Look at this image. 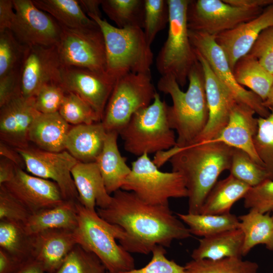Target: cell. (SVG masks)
I'll list each match as a JSON object with an SVG mask.
<instances>
[{"label":"cell","mask_w":273,"mask_h":273,"mask_svg":"<svg viewBox=\"0 0 273 273\" xmlns=\"http://www.w3.org/2000/svg\"><path fill=\"white\" fill-rule=\"evenodd\" d=\"M111 196L107 207L96 210L103 219L124 230L125 237L119 242L129 253L147 255L156 246L168 247L174 240L191 236L169 205L147 204L133 193L122 189Z\"/></svg>","instance_id":"6da1fadb"},{"label":"cell","mask_w":273,"mask_h":273,"mask_svg":"<svg viewBox=\"0 0 273 273\" xmlns=\"http://www.w3.org/2000/svg\"><path fill=\"white\" fill-rule=\"evenodd\" d=\"M233 149L222 143L207 141L181 148L175 146L158 154L161 164L169 160L172 171L183 176L188 192V213H199L220 174L229 170Z\"/></svg>","instance_id":"7a4b0ae2"},{"label":"cell","mask_w":273,"mask_h":273,"mask_svg":"<svg viewBox=\"0 0 273 273\" xmlns=\"http://www.w3.org/2000/svg\"><path fill=\"white\" fill-rule=\"evenodd\" d=\"M188 81L186 92L172 75L161 76L157 84L159 91L171 98L172 105H168L167 118L170 128L177 134L175 146L180 148L194 144L209 118L204 73L199 61L191 70Z\"/></svg>","instance_id":"3957f363"},{"label":"cell","mask_w":273,"mask_h":273,"mask_svg":"<svg viewBox=\"0 0 273 273\" xmlns=\"http://www.w3.org/2000/svg\"><path fill=\"white\" fill-rule=\"evenodd\" d=\"M104 35L106 73L115 80L129 73H151L153 53L143 28H120L97 16H90Z\"/></svg>","instance_id":"277c9868"},{"label":"cell","mask_w":273,"mask_h":273,"mask_svg":"<svg viewBox=\"0 0 273 273\" xmlns=\"http://www.w3.org/2000/svg\"><path fill=\"white\" fill-rule=\"evenodd\" d=\"M76 207L78 226L75 232L78 244L95 254L110 273L134 269L133 258L116 242L124 238V230L103 219L97 210H89L79 202Z\"/></svg>","instance_id":"5b68a950"},{"label":"cell","mask_w":273,"mask_h":273,"mask_svg":"<svg viewBox=\"0 0 273 273\" xmlns=\"http://www.w3.org/2000/svg\"><path fill=\"white\" fill-rule=\"evenodd\" d=\"M167 107L157 92L149 106L132 116L119 133L127 152L139 157L163 152L176 146V138L168 121Z\"/></svg>","instance_id":"8992f818"},{"label":"cell","mask_w":273,"mask_h":273,"mask_svg":"<svg viewBox=\"0 0 273 273\" xmlns=\"http://www.w3.org/2000/svg\"><path fill=\"white\" fill-rule=\"evenodd\" d=\"M190 1L167 0L168 35L156 59V66L161 76L172 75L180 87L187 83L191 70L198 62L189 36L187 12Z\"/></svg>","instance_id":"52a82bcc"},{"label":"cell","mask_w":273,"mask_h":273,"mask_svg":"<svg viewBox=\"0 0 273 273\" xmlns=\"http://www.w3.org/2000/svg\"><path fill=\"white\" fill-rule=\"evenodd\" d=\"M121 189L131 192L144 202L154 205H169L170 198L188 196L182 175L160 171L148 154L132 162L131 171Z\"/></svg>","instance_id":"ba28073f"},{"label":"cell","mask_w":273,"mask_h":273,"mask_svg":"<svg viewBox=\"0 0 273 273\" xmlns=\"http://www.w3.org/2000/svg\"><path fill=\"white\" fill-rule=\"evenodd\" d=\"M157 92L151 73H129L116 80L101 121L118 133L138 111L149 106Z\"/></svg>","instance_id":"9c48e42d"},{"label":"cell","mask_w":273,"mask_h":273,"mask_svg":"<svg viewBox=\"0 0 273 273\" xmlns=\"http://www.w3.org/2000/svg\"><path fill=\"white\" fill-rule=\"evenodd\" d=\"M62 26L57 49L63 67H75L106 72L103 33L96 27L80 29Z\"/></svg>","instance_id":"30bf717a"},{"label":"cell","mask_w":273,"mask_h":273,"mask_svg":"<svg viewBox=\"0 0 273 273\" xmlns=\"http://www.w3.org/2000/svg\"><path fill=\"white\" fill-rule=\"evenodd\" d=\"M263 9L237 7L223 0H190L187 12L188 27L215 36L256 18Z\"/></svg>","instance_id":"8fae6325"},{"label":"cell","mask_w":273,"mask_h":273,"mask_svg":"<svg viewBox=\"0 0 273 273\" xmlns=\"http://www.w3.org/2000/svg\"><path fill=\"white\" fill-rule=\"evenodd\" d=\"M189 36L195 51L205 58L215 75L231 90L237 101L250 107L259 117H267L270 111L264 105L263 100L237 82L226 56L215 41V36L189 29Z\"/></svg>","instance_id":"7c38bea8"},{"label":"cell","mask_w":273,"mask_h":273,"mask_svg":"<svg viewBox=\"0 0 273 273\" xmlns=\"http://www.w3.org/2000/svg\"><path fill=\"white\" fill-rule=\"evenodd\" d=\"M15 149L24 161L26 171L56 183L65 200L79 202L71 175L72 168L78 161L68 151L49 152L30 146Z\"/></svg>","instance_id":"4fadbf2b"},{"label":"cell","mask_w":273,"mask_h":273,"mask_svg":"<svg viewBox=\"0 0 273 273\" xmlns=\"http://www.w3.org/2000/svg\"><path fill=\"white\" fill-rule=\"evenodd\" d=\"M15 17L10 30L27 47L57 46L62 25L51 15L38 9L31 0H13Z\"/></svg>","instance_id":"5bb4252c"},{"label":"cell","mask_w":273,"mask_h":273,"mask_svg":"<svg viewBox=\"0 0 273 273\" xmlns=\"http://www.w3.org/2000/svg\"><path fill=\"white\" fill-rule=\"evenodd\" d=\"M62 68L57 46L29 47L20 68L22 96L31 98L43 85L60 83Z\"/></svg>","instance_id":"9a60e30c"},{"label":"cell","mask_w":273,"mask_h":273,"mask_svg":"<svg viewBox=\"0 0 273 273\" xmlns=\"http://www.w3.org/2000/svg\"><path fill=\"white\" fill-rule=\"evenodd\" d=\"M116 80L106 72L75 67H63L61 85L89 104L101 119Z\"/></svg>","instance_id":"2e32d148"},{"label":"cell","mask_w":273,"mask_h":273,"mask_svg":"<svg viewBox=\"0 0 273 273\" xmlns=\"http://www.w3.org/2000/svg\"><path fill=\"white\" fill-rule=\"evenodd\" d=\"M195 53L204 73L209 118L205 129L194 144L216 138L228 123L231 109L238 102L231 90L216 77L205 58L196 51Z\"/></svg>","instance_id":"e0dca14e"},{"label":"cell","mask_w":273,"mask_h":273,"mask_svg":"<svg viewBox=\"0 0 273 273\" xmlns=\"http://www.w3.org/2000/svg\"><path fill=\"white\" fill-rule=\"evenodd\" d=\"M2 185L31 214L55 207L65 201L56 183L31 175L18 167L13 178Z\"/></svg>","instance_id":"ac0fdd59"},{"label":"cell","mask_w":273,"mask_h":273,"mask_svg":"<svg viewBox=\"0 0 273 273\" xmlns=\"http://www.w3.org/2000/svg\"><path fill=\"white\" fill-rule=\"evenodd\" d=\"M39 113L33 98H25L21 94L0 107L1 141L14 148L29 147V130Z\"/></svg>","instance_id":"d6986e66"},{"label":"cell","mask_w":273,"mask_h":273,"mask_svg":"<svg viewBox=\"0 0 273 273\" xmlns=\"http://www.w3.org/2000/svg\"><path fill=\"white\" fill-rule=\"evenodd\" d=\"M273 26V3L256 18L215 36L233 71L237 61L247 55L260 33Z\"/></svg>","instance_id":"ffe728a7"},{"label":"cell","mask_w":273,"mask_h":273,"mask_svg":"<svg viewBox=\"0 0 273 273\" xmlns=\"http://www.w3.org/2000/svg\"><path fill=\"white\" fill-rule=\"evenodd\" d=\"M255 113L248 106L236 102L231 109L225 126L216 138L209 141L222 143L240 149L264 167L254 146V138L258 128L257 118L254 116Z\"/></svg>","instance_id":"44dd1931"},{"label":"cell","mask_w":273,"mask_h":273,"mask_svg":"<svg viewBox=\"0 0 273 273\" xmlns=\"http://www.w3.org/2000/svg\"><path fill=\"white\" fill-rule=\"evenodd\" d=\"M32 236L33 260L47 273L55 272L78 244L75 231L50 230Z\"/></svg>","instance_id":"7402d4cb"},{"label":"cell","mask_w":273,"mask_h":273,"mask_svg":"<svg viewBox=\"0 0 273 273\" xmlns=\"http://www.w3.org/2000/svg\"><path fill=\"white\" fill-rule=\"evenodd\" d=\"M71 175L78 195L79 202L86 209L96 211L107 207L112 196L107 192L96 162H78L72 168Z\"/></svg>","instance_id":"603a6c76"},{"label":"cell","mask_w":273,"mask_h":273,"mask_svg":"<svg viewBox=\"0 0 273 273\" xmlns=\"http://www.w3.org/2000/svg\"><path fill=\"white\" fill-rule=\"evenodd\" d=\"M107 133L101 121L71 126L65 150L78 162H95L102 151Z\"/></svg>","instance_id":"cb8c5ba5"},{"label":"cell","mask_w":273,"mask_h":273,"mask_svg":"<svg viewBox=\"0 0 273 273\" xmlns=\"http://www.w3.org/2000/svg\"><path fill=\"white\" fill-rule=\"evenodd\" d=\"M71 127L59 113H39L29 132V140L37 148L49 152L65 150V144Z\"/></svg>","instance_id":"d4e9b609"},{"label":"cell","mask_w":273,"mask_h":273,"mask_svg":"<svg viewBox=\"0 0 273 273\" xmlns=\"http://www.w3.org/2000/svg\"><path fill=\"white\" fill-rule=\"evenodd\" d=\"M116 131L107 132L102 151L96 159L106 190L111 195L121 187L131 171L119 150Z\"/></svg>","instance_id":"484cf974"},{"label":"cell","mask_w":273,"mask_h":273,"mask_svg":"<svg viewBox=\"0 0 273 273\" xmlns=\"http://www.w3.org/2000/svg\"><path fill=\"white\" fill-rule=\"evenodd\" d=\"M77 202L65 200L57 206L31 214L24 224L25 230L30 235L50 230L75 231L78 226Z\"/></svg>","instance_id":"4316f807"},{"label":"cell","mask_w":273,"mask_h":273,"mask_svg":"<svg viewBox=\"0 0 273 273\" xmlns=\"http://www.w3.org/2000/svg\"><path fill=\"white\" fill-rule=\"evenodd\" d=\"M244 235L238 228L199 240L198 246L191 254L192 259L216 260L242 257Z\"/></svg>","instance_id":"83f0119b"},{"label":"cell","mask_w":273,"mask_h":273,"mask_svg":"<svg viewBox=\"0 0 273 273\" xmlns=\"http://www.w3.org/2000/svg\"><path fill=\"white\" fill-rule=\"evenodd\" d=\"M251 188L231 175L217 181L204 201L199 213L223 214L230 213L233 205L244 198Z\"/></svg>","instance_id":"f1b7e54d"},{"label":"cell","mask_w":273,"mask_h":273,"mask_svg":"<svg viewBox=\"0 0 273 273\" xmlns=\"http://www.w3.org/2000/svg\"><path fill=\"white\" fill-rule=\"evenodd\" d=\"M238 218L239 228L244 235L242 256L247 255L252 249L260 244L273 251V219L269 213H262L250 209Z\"/></svg>","instance_id":"f546056e"},{"label":"cell","mask_w":273,"mask_h":273,"mask_svg":"<svg viewBox=\"0 0 273 273\" xmlns=\"http://www.w3.org/2000/svg\"><path fill=\"white\" fill-rule=\"evenodd\" d=\"M237 82L247 86L264 102L273 85V74L266 70L258 60L247 54L239 59L233 69Z\"/></svg>","instance_id":"4dcf8cb0"},{"label":"cell","mask_w":273,"mask_h":273,"mask_svg":"<svg viewBox=\"0 0 273 273\" xmlns=\"http://www.w3.org/2000/svg\"><path fill=\"white\" fill-rule=\"evenodd\" d=\"M40 10L47 12L62 26L72 29L90 28L98 24L82 10L78 1L33 0Z\"/></svg>","instance_id":"1f68e13d"},{"label":"cell","mask_w":273,"mask_h":273,"mask_svg":"<svg viewBox=\"0 0 273 273\" xmlns=\"http://www.w3.org/2000/svg\"><path fill=\"white\" fill-rule=\"evenodd\" d=\"M33 237L24 224L10 220H0V249L23 264L33 260Z\"/></svg>","instance_id":"d6a6232c"},{"label":"cell","mask_w":273,"mask_h":273,"mask_svg":"<svg viewBox=\"0 0 273 273\" xmlns=\"http://www.w3.org/2000/svg\"><path fill=\"white\" fill-rule=\"evenodd\" d=\"M177 216L188 228L191 235L202 238L211 236L239 228L240 220L235 214L177 213Z\"/></svg>","instance_id":"836d02e7"},{"label":"cell","mask_w":273,"mask_h":273,"mask_svg":"<svg viewBox=\"0 0 273 273\" xmlns=\"http://www.w3.org/2000/svg\"><path fill=\"white\" fill-rule=\"evenodd\" d=\"M101 7L117 27L143 28L145 0H102Z\"/></svg>","instance_id":"e575fe53"},{"label":"cell","mask_w":273,"mask_h":273,"mask_svg":"<svg viewBox=\"0 0 273 273\" xmlns=\"http://www.w3.org/2000/svg\"><path fill=\"white\" fill-rule=\"evenodd\" d=\"M186 273H257L258 264L240 257L210 260H194L184 266Z\"/></svg>","instance_id":"d590c367"},{"label":"cell","mask_w":273,"mask_h":273,"mask_svg":"<svg viewBox=\"0 0 273 273\" xmlns=\"http://www.w3.org/2000/svg\"><path fill=\"white\" fill-rule=\"evenodd\" d=\"M229 170L230 175L251 188L268 179L264 167L256 162L247 153L239 149H233Z\"/></svg>","instance_id":"8d00e7d4"},{"label":"cell","mask_w":273,"mask_h":273,"mask_svg":"<svg viewBox=\"0 0 273 273\" xmlns=\"http://www.w3.org/2000/svg\"><path fill=\"white\" fill-rule=\"evenodd\" d=\"M269 114L257 118L258 128L254 138V146L262 162L268 179L273 180V108Z\"/></svg>","instance_id":"74e56055"},{"label":"cell","mask_w":273,"mask_h":273,"mask_svg":"<svg viewBox=\"0 0 273 273\" xmlns=\"http://www.w3.org/2000/svg\"><path fill=\"white\" fill-rule=\"evenodd\" d=\"M106 268L93 253L76 244L54 273H105Z\"/></svg>","instance_id":"f35d334b"},{"label":"cell","mask_w":273,"mask_h":273,"mask_svg":"<svg viewBox=\"0 0 273 273\" xmlns=\"http://www.w3.org/2000/svg\"><path fill=\"white\" fill-rule=\"evenodd\" d=\"M58 112L67 122L74 126L101 121L89 104L70 92L66 93Z\"/></svg>","instance_id":"ab89813d"},{"label":"cell","mask_w":273,"mask_h":273,"mask_svg":"<svg viewBox=\"0 0 273 273\" xmlns=\"http://www.w3.org/2000/svg\"><path fill=\"white\" fill-rule=\"evenodd\" d=\"M10 30L0 32V77L21 68L27 48Z\"/></svg>","instance_id":"60d3db41"},{"label":"cell","mask_w":273,"mask_h":273,"mask_svg":"<svg viewBox=\"0 0 273 273\" xmlns=\"http://www.w3.org/2000/svg\"><path fill=\"white\" fill-rule=\"evenodd\" d=\"M169 20L167 0H145L143 31L150 46L157 34L162 30Z\"/></svg>","instance_id":"b9f144b4"},{"label":"cell","mask_w":273,"mask_h":273,"mask_svg":"<svg viewBox=\"0 0 273 273\" xmlns=\"http://www.w3.org/2000/svg\"><path fill=\"white\" fill-rule=\"evenodd\" d=\"M66 94L60 83L51 82L46 84L32 97L34 107L42 114L58 112Z\"/></svg>","instance_id":"7bdbcfd3"},{"label":"cell","mask_w":273,"mask_h":273,"mask_svg":"<svg viewBox=\"0 0 273 273\" xmlns=\"http://www.w3.org/2000/svg\"><path fill=\"white\" fill-rule=\"evenodd\" d=\"M244 206L262 213L273 210V180L266 179L251 188L244 198Z\"/></svg>","instance_id":"ee69618b"},{"label":"cell","mask_w":273,"mask_h":273,"mask_svg":"<svg viewBox=\"0 0 273 273\" xmlns=\"http://www.w3.org/2000/svg\"><path fill=\"white\" fill-rule=\"evenodd\" d=\"M152 253L151 260L144 267L119 273H186L184 266L166 257L164 247L156 246Z\"/></svg>","instance_id":"f6af8a7d"},{"label":"cell","mask_w":273,"mask_h":273,"mask_svg":"<svg viewBox=\"0 0 273 273\" xmlns=\"http://www.w3.org/2000/svg\"><path fill=\"white\" fill-rule=\"evenodd\" d=\"M31 213L3 186H0V220L24 224Z\"/></svg>","instance_id":"bcb514c9"},{"label":"cell","mask_w":273,"mask_h":273,"mask_svg":"<svg viewBox=\"0 0 273 273\" xmlns=\"http://www.w3.org/2000/svg\"><path fill=\"white\" fill-rule=\"evenodd\" d=\"M248 54L256 58L266 70L273 74V26L260 33Z\"/></svg>","instance_id":"7dc6e473"},{"label":"cell","mask_w":273,"mask_h":273,"mask_svg":"<svg viewBox=\"0 0 273 273\" xmlns=\"http://www.w3.org/2000/svg\"><path fill=\"white\" fill-rule=\"evenodd\" d=\"M20 94V69L0 77V107Z\"/></svg>","instance_id":"c3c4849f"},{"label":"cell","mask_w":273,"mask_h":273,"mask_svg":"<svg viewBox=\"0 0 273 273\" xmlns=\"http://www.w3.org/2000/svg\"><path fill=\"white\" fill-rule=\"evenodd\" d=\"M15 17L13 0H0V32L10 30Z\"/></svg>","instance_id":"681fc988"},{"label":"cell","mask_w":273,"mask_h":273,"mask_svg":"<svg viewBox=\"0 0 273 273\" xmlns=\"http://www.w3.org/2000/svg\"><path fill=\"white\" fill-rule=\"evenodd\" d=\"M26 264L19 262L0 249V273H18Z\"/></svg>","instance_id":"f907efd6"},{"label":"cell","mask_w":273,"mask_h":273,"mask_svg":"<svg viewBox=\"0 0 273 273\" xmlns=\"http://www.w3.org/2000/svg\"><path fill=\"white\" fill-rule=\"evenodd\" d=\"M0 155L1 157L11 161L16 166L23 169L25 168L24 161L16 149L1 141Z\"/></svg>","instance_id":"816d5d0a"},{"label":"cell","mask_w":273,"mask_h":273,"mask_svg":"<svg viewBox=\"0 0 273 273\" xmlns=\"http://www.w3.org/2000/svg\"><path fill=\"white\" fill-rule=\"evenodd\" d=\"M16 166L8 159L1 157L0 159V186L10 181L14 177Z\"/></svg>","instance_id":"f5cc1de1"},{"label":"cell","mask_w":273,"mask_h":273,"mask_svg":"<svg viewBox=\"0 0 273 273\" xmlns=\"http://www.w3.org/2000/svg\"><path fill=\"white\" fill-rule=\"evenodd\" d=\"M233 6L246 9H263L273 3V0H223Z\"/></svg>","instance_id":"db71d44e"},{"label":"cell","mask_w":273,"mask_h":273,"mask_svg":"<svg viewBox=\"0 0 273 273\" xmlns=\"http://www.w3.org/2000/svg\"><path fill=\"white\" fill-rule=\"evenodd\" d=\"M78 2L82 10L88 17L97 16L102 18L100 6H101L102 0H79Z\"/></svg>","instance_id":"11a10c76"},{"label":"cell","mask_w":273,"mask_h":273,"mask_svg":"<svg viewBox=\"0 0 273 273\" xmlns=\"http://www.w3.org/2000/svg\"><path fill=\"white\" fill-rule=\"evenodd\" d=\"M18 273H45L41 266L32 260L26 265Z\"/></svg>","instance_id":"9f6ffc18"},{"label":"cell","mask_w":273,"mask_h":273,"mask_svg":"<svg viewBox=\"0 0 273 273\" xmlns=\"http://www.w3.org/2000/svg\"><path fill=\"white\" fill-rule=\"evenodd\" d=\"M263 104L268 109L273 108V85L267 98L263 102Z\"/></svg>","instance_id":"6f0895ef"},{"label":"cell","mask_w":273,"mask_h":273,"mask_svg":"<svg viewBox=\"0 0 273 273\" xmlns=\"http://www.w3.org/2000/svg\"><path fill=\"white\" fill-rule=\"evenodd\" d=\"M271 212H272L271 217H272V219H273V210Z\"/></svg>","instance_id":"680465c9"},{"label":"cell","mask_w":273,"mask_h":273,"mask_svg":"<svg viewBox=\"0 0 273 273\" xmlns=\"http://www.w3.org/2000/svg\"><path fill=\"white\" fill-rule=\"evenodd\" d=\"M105 273H110V272L107 271Z\"/></svg>","instance_id":"91938a15"}]
</instances>
